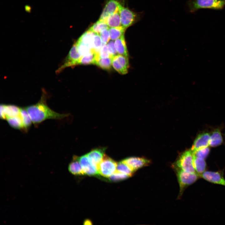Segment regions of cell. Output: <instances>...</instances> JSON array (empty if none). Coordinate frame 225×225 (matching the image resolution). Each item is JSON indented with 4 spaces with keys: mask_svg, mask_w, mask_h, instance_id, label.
<instances>
[{
    "mask_svg": "<svg viewBox=\"0 0 225 225\" xmlns=\"http://www.w3.org/2000/svg\"><path fill=\"white\" fill-rule=\"evenodd\" d=\"M42 92L37 103L24 108L33 124L37 125L48 119H61L68 116L67 114L57 112L48 107L46 103V93L45 91Z\"/></svg>",
    "mask_w": 225,
    "mask_h": 225,
    "instance_id": "obj_1",
    "label": "cell"
},
{
    "mask_svg": "<svg viewBox=\"0 0 225 225\" xmlns=\"http://www.w3.org/2000/svg\"><path fill=\"white\" fill-rule=\"evenodd\" d=\"M188 5L191 12L203 8L221 10L225 6V0H189Z\"/></svg>",
    "mask_w": 225,
    "mask_h": 225,
    "instance_id": "obj_2",
    "label": "cell"
},
{
    "mask_svg": "<svg viewBox=\"0 0 225 225\" xmlns=\"http://www.w3.org/2000/svg\"><path fill=\"white\" fill-rule=\"evenodd\" d=\"M176 171L179 186V196L182 194L185 189L188 186L195 182L200 177L196 173H190L176 167H174Z\"/></svg>",
    "mask_w": 225,
    "mask_h": 225,
    "instance_id": "obj_3",
    "label": "cell"
},
{
    "mask_svg": "<svg viewBox=\"0 0 225 225\" xmlns=\"http://www.w3.org/2000/svg\"><path fill=\"white\" fill-rule=\"evenodd\" d=\"M174 166L187 172L197 173L194 166L193 154L191 150L183 152L176 161Z\"/></svg>",
    "mask_w": 225,
    "mask_h": 225,
    "instance_id": "obj_4",
    "label": "cell"
},
{
    "mask_svg": "<svg viewBox=\"0 0 225 225\" xmlns=\"http://www.w3.org/2000/svg\"><path fill=\"white\" fill-rule=\"evenodd\" d=\"M119 12L121 25L126 30L140 20V14L122 6L120 9Z\"/></svg>",
    "mask_w": 225,
    "mask_h": 225,
    "instance_id": "obj_5",
    "label": "cell"
},
{
    "mask_svg": "<svg viewBox=\"0 0 225 225\" xmlns=\"http://www.w3.org/2000/svg\"><path fill=\"white\" fill-rule=\"evenodd\" d=\"M117 163L112 159L104 155L98 167L99 174L109 178L117 170Z\"/></svg>",
    "mask_w": 225,
    "mask_h": 225,
    "instance_id": "obj_6",
    "label": "cell"
},
{
    "mask_svg": "<svg viewBox=\"0 0 225 225\" xmlns=\"http://www.w3.org/2000/svg\"><path fill=\"white\" fill-rule=\"evenodd\" d=\"M81 57V55L78 52L76 43H75L62 63L56 70V73L58 74L66 68L72 67L78 65Z\"/></svg>",
    "mask_w": 225,
    "mask_h": 225,
    "instance_id": "obj_7",
    "label": "cell"
},
{
    "mask_svg": "<svg viewBox=\"0 0 225 225\" xmlns=\"http://www.w3.org/2000/svg\"><path fill=\"white\" fill-rule=\"evenodd\" d=\"M128 57L118 54L112 58V65L113 68L121 74L128 73L129 67Z\"/></svg>",
    "mask_w": 225,
    "mask_h": 225,
    "instance_id": "obj_8",
    "label": "cell"
},
{
    "mask_svg": "<svg viewBox=\"0 0 225 225\" xmlns=\"http://www.w3.org/2000/svg\"><path fill=\"white\" fill-rule=\"evenodd\" d=\"M21 108L12 104L0 105V117L2 120H5L9 118L19 116L20 114Z\"/></svg>",
    "mask_w": 225,
    "mask_h": 225,
    "instance_id": "obj_9",
    "label": "cell"
},
{
    "mask_svg": "<svg viewBox=\"0 0 225 225\" xmlns=\"http://www.w3.org/2000/svg\"><path fill=\"white\" fill-rule=\"evenodd\" d=\"M122 6L117 0H109L106 3L99 19L106 21L110 15L119 11Z\"/></svg>",
    "mask_w": 225,
    "mask_h": 225,
    "instance_id": "obj_10",
    "label": "cell"
},
{
    "mask_svg": "<svg viewBox=\"0 0 225 225\" xmlns=\"http://www.w3.org/2000/svg\"><path fill=\"white\" fill-rule=\"evenodd\" d=\"M200 177L211 183L225 186V179L222 173L220 172L205 171Z\"/></svg>",
    "mask_w": 225,
    "mask_h": 225,
    "instance_id": "obj_11",
    "label": "cell"
},
{
    "mask_svg": "<svg viewBox=\"0 0 225 225\" xmlns=\"http://www.w3.org/2000/svg\"><path fill=\"white\" fill-rule=\"evenodd\" d=\"M210 135L207 132L201 133L195 138L191 150L193 153L200 149L208 147Z\"/></svg>",
    "mask_w": 225,
    "mask_h": 225,
    "instance_id": "obj_12",
    "label": "cell"
},
{
    "mask_svg": "<svg viewBox=\"0 0 225 225\" xmlns=\"http://www.w3.org/2000/svg\"><path fill=\"white\" fill-rule=\"evenodd\" d=\"M79 161L85 174L89 176L99 174L97 167L90 161L86 154L79 158Z\"/></svg>",
    "mask_w": 225,
    "mask_h": 225,
    "instance_id": "obj_13",
    "label": "cell"
},
{
    "mask_svg": "<svg viewBox=\"0 0 225 225\" xmlns=\"http://www.w3.org/2000/svg\"><path fill=\"white\" fill-rule=\"evenodd\" d=\"M128 165L134 172L138 169L148 165L150 161L144 158L131 157L122 161Z\"/></svg>",
    "mask_w": 225,
    "mask_h": 225,
    "instance_id": "obj_14",
    "label": "cell"
},
{
    "mask_svg": "<svg viewBox=\"0 0 225 225\" xmlns=\"http://www.w3.org/2000/svg\"><path fill=\"white\" fill-rule=\"evenodd\" d=\"M105 148H97L92 150L86 155L90 161L98 168L104 156Z\"/></svg>",
    "mask_w": 225,
    "mask_h": 225,
    "instance_id": "obj_15",
    "label": "cell"
},
{
    "mask_svg": "<svg viewBox=\"0 0 225 225\" xmlns=\"http://www.w3.org/2000/svg\"><path fill=\"white\" fill-rule=\"evenodd\" d=\"M99 58V53L96 52L93 49L89 53L81 56L78 65H96Z\"/></svg>",
    "mask_w": 225,
    "mask_h": 225,
    "instance_id": "obj_16",
    "label": "cell"
},
{
    "mask_svg": "<svg viewBox=\"0 0 225 225\" xmlns=\"http://www.w3.org/2000/svg\"><path fill=\"white\" fill-rule=\"evenodd\" d=\"M69 172L74 175H83L85 173L79 161V158L74 156L68 166Z\"/></svg>",
    "mask_w": 225,
    "mask_h": 225,
    "instance_id": "obj_17",
    "label": "cell"
},
{
    "mask_svg": "<svg viewBox=\"0 0 225 225\" xmlns=\"http://www.w3.org/2000/svg\"><path fill=\"white\" fill-rule=\"evenodd\" d=\"M114 46L118 54L128 57V53L125 42L124 35L115 40Z\"/></svg>",
    "mask_w": 225,
    "mask_h": 225,
    "instance_id": "obj_18",
    "label": "cell"
},
{
    "mask_svg": "<svg viewBox=\"0 0 225 225\" xmlns=\"http://www.w3.org/2000/svg\"><path fill=\"white\" fill-rule=\"evenodd\" d=\"M94 34V33L88 30L80 36L77 42L84 44L91 48L93 49Z\"/></svg>",
    "mask_w": 225,
    "mask_h": 225,
    "instance_id": "obj_19",
    "label": "cell"
},
{
    "mask_svg": "<svg viewBox=\"0 0 225 225\" xmlns=\"http://www.w3.org/2000/svg\"><path fill=\"white\" fill-rule=\"evenodd\" d=\"M223 142L222 137L219 129L214 130L210 136L209 146L212 147H216L221 145Z\"/></svg>",
    "mask_w": 225,
    "mask_h": 225,
    "instance_id": "obj_20",
    "label": "cell"
},
{
    "mask_svg": "<svg viewBox=\"0 0 225 225\" xmlns=\"http://www.w3.org/2000/svg\"><path fill=\"white\" fill-rule=\"evenodd\" d=\"M193 164L196 172L200 176L205 171L206 163L205 159L197 157L193 155Z\"/></svg>",
    "mask_w": 225,
    "mask_h": 225,
    "instance_id": "obj_21",
    "label": "cell"
},
{
    "mask_svg": "<svg viewBox=\"0 0 225 225\" xmlns=\"http://www.w3.org/2000/svg\"><path fill=\"white\" fill-rule=\"evenodd\" d=\"M106 21L109 28L121 26L119 11L110 15L107 18Z\"/></svg>",
    "mask_w": 225,
    "mask_h": 225,
    "instance_id": "obj_22",
    "label": "cell"
},
{
    "mask_svg": "<svg viewBox=\"0 0 225 225\" xmlns=\"http://www.w3.org/2000/svg\"><path fill=\"white\" fill-rule=\"evenodd\" d=\"M12 128L18 129H24L21 114L19 116L7 118L6 120Z\"/></svg>",
    "mask_w": 225,
    "mask_h": 225,
    "instance_id": "obj_23",
    "label": "cell"
},
{
    "mask_svg": "<svg viewBox=\"0 0 225 225\" xmlns=\"http://www.w3.org/2000/svg\"><path fill=\"white\" fill-rule=\"evenodd\" d=\"M126 29L122 26L117 27L109 28L108 31L110 39L115 40L124 35Z\"/></svg>",
    "mask_w": 225,
    "mask_h": 225,
    "instance_id": "obj_24",
    "label": "cell"
},
{
    "mask_svg": "<svg viewBox=\"0 0 225 225\" xmlns=\"http://www.w3.org/2000/svg\"><path fill=\"white\" fill-rule=\"evenodd\" d=\"M109 28L105 21L99 19L93 24L88 30L94 33H99L102 30L108 29Z\"/></svg>",
    "mask_w": 225,
    "mask_h": 225,
    "instance_id": "obj_25",
    "label": "cell"
},
{
    "mask_svg": "<svg viewBox=\"0 0 225 225\" xmlns=\"http://www.w3.org/2000/svg\"><path fill=\"white\" fill-rule=\"evenodd\" d=\"M112 57L110 56L107 58H100L96 65L104 69L109 70L111 68Z\"/></svg>",
    "mask_w": 225,
    "mask_h": 225,
    "instance_id": "obj_26",
    "label": "cell"
},
{
    "mask_svg": "<svg viewBox=\"0 0 225 225\" xmlns=\"http://www.w3.org/2000/svg\"><path fill=\"white\" fill-rule=\"evenodd\" d=\"M20 114L22 119L24 130L30 128L32 122L28 114L24 108H21Z\"/></svg>",
    "mask_w": 225,
    "mask_h": 225,
    "instance_id": "obj_27",
    "label": "cell"
},
{
    "mask_svg": "<svg viewBox=\"0 0 225 225\" xmlns=\"http://www.w3.org/2000/svg\"><path fill=\"white\" fill-rule=\"evenodd\" d=\"M117 171L126 174L131 177L134 172L122 161L117 163Z\"/></svg>",
    "mask_w": 225,
    "mask_h": 225,
    "instance_id": "obj_28",
    "label": "cell"
},
{
    "mask_svg": "<svg viewBox=\"0 0 225 225\" xmlns=\"http://www.w3.org/2000/svg\"><path fill=\"white\" fill-rule=\"evenodd\" d=\"M129 175L117 171L109 177L110 180L113 182H117L126 179L130 177Z\"/></svg>",
    "mask_w": 225,
    "mask_h": 225,
    "instance_id": "obj_29",
    "label": "cell"
},
{
    "mask_svg": "<svg viewBox=\"0 0 225 225\" xmlns=\"http://www.w3.org/2000/svg\"><path fill=\"white\" fill-rule=\"evenodd\" d=\"M99 33H95L93 42V49L97 53H99L102 42Z\"/></svg>",
    "mask_w": 225,
    "mask_h": 225,
    "instance_id": "obj_30",
    "label": "cell"
},
{
    "mask_svg": "<svg viewBox=\"0 0 225 225\" xmlns=\"http://www.w3.org/2000/svg\"><path fill=\"white\" fill-rule=\"evenodd\" d=\"M78 52L81 56L90 53L93 49L88 46L77 42L75 43Z\"/></svg>",
    "mask_w": 225,
    "mask_h": 225,
    "instance_id": "obj_31",
    "label": "cell"
},
{
    "mask_svg": "<svg viewBox=\"0 0 225 225\" xmlns=\"http://www.w3.org/2000/svg\"><path fill=\"white\" fill-rule=\"evenodd\" d=\"M210 149L208 147L203 148L193 153L195 156L205 159L210 152Z\"/></svg>",
    "mask_w": 225,
    "mask_h": 225,
    "instance_id": "obj_32",
    "label": "cell"
},
{
    "mask_svg": "<svg viewBox=\"0 0 225 225\" xmlns=\"http://www.w3.org/2000/svg\"><path fill=\"white\" fill-rule=\"evenodd\" d=\"M100 35L103 44H107L110 39L108 29H104L100 33Z\"/></svg>",
    "mask_w": 225,
    "mask_h": 225,
    "instance_id": "obj_33",
    "label": "cell"
},
{
    "mask_svg": "<svg viewBox=\"0 0 225 225\" xmlns=\"http://www.w3.org/2000/svg\"><path fill=\"white\" fill-rule=\"evenodd\" d=\"M107 47L111 56L113 57L117 54V52L114 46V42L112 40H111L110 41H109L107 43Z\"/></svg>",
    "mask_w": 225,
    "mask_h": 225,
    "instance_id": "obj_34",
    "label": "cell"
},
{
    "mask_svg": "<svg viewBox=\"0 0 225 225\" xmlns=\"http://www.w3.org/2000/svg\"><path fill=\"white\" fill-rule=\"evenodd\" d=\"M99 54L100 58H107L111 56L108 51L107 44H102Z\"/></svg>",
    "mask_w": 225,
    "mask_h": 225,
    "instance_id": "obj_35",
    "label": "cell"
},
{
    "mask_svg": "<svg viewBox=\"0 0 225 225\" xmlns=\"http://www.w3.org/2000/svg\"><path fill=\"white\" fill-rule=\"evenodd\" d=\"M92 223L91 221L88 219H87L85 220L84 222V224L85 225H91Z\"/></svg>",
    "mask_w": 225,
    "mask_h": 225,
    "instance_id": "obj_36",
    "label": "cell"
},
{
    "mask_svg": "<svg viewBox=\"0 0 225 225\" xmlns=\"http://www.w3.org/2000/svg\"><path fill=\"white\" fill-rule=\"evenodd\" d=\"M25 9L26 10H27L28 12H29L30 10V7L28 6H25Z\"/></svg>",
    "mask_w": 225,
    "mask_h": 225,
    "instance_id": "obj_37",
    "label": "cell"
}]
</instances>
